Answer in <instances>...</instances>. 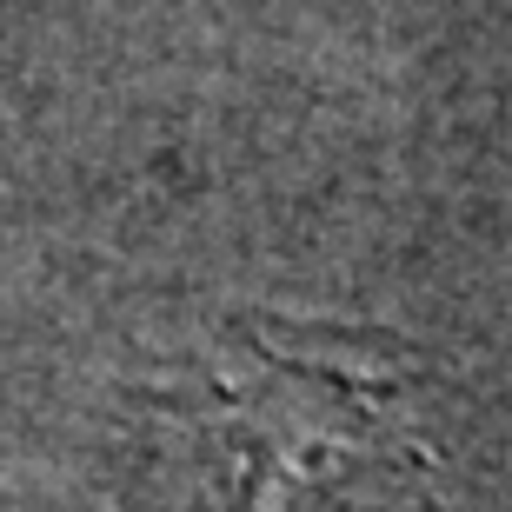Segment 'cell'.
<instances>
[{"mask_svg": "<svg viewBox=\"0 0 512 512\" xmlns=\"http://www.w3.org/2000/svg\"><path fill=\"white\" fill-rule=\"evenodd\" d=\"M413 360L326 320H227L153 393L173 512H433Z\"/></svg>", "mask_w": 512, "mask_h": 512, "instance_id": "obj_1", "label": "cell"}]
</instances>
